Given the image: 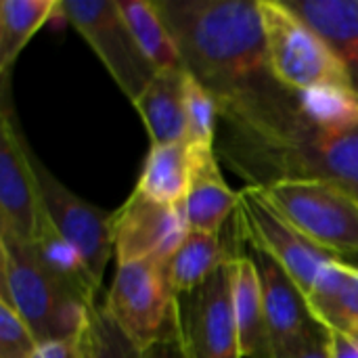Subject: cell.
<instances>
[{"label": "cell", "instance_id": "1", "mask_svg": "<svg viewBox=\"0 0 358 358\" xmlns=\"http://www.w3.org/2000/svg\"><path fill=\"white\" fill-rule=\"evenodd\" d=\"M185 71L220 109L222 132L281 141L306 120L302 96L271 71L258 0H153Z\"/></svg>", "mask_w": 358, "mask_h": 358}, {"label": "cell", "instance_id": "2", "mask_svg": "<svg viewBox=\"0 0 358 358\" xmlns=\"http://www.w3.org/2000/svg\"><path fill=\"white\" fill-rule=\"evenodd\" d=\"M216 149L248 185L321 180L358 197V122L344 128H317L306 122L298 132L281 141H256L218 132Z\"/></svg>", "mask_w": 358, "mask_h": 358}, {"label": "cell", "instance_id": "3", "mask_svg": "<svg viewBox=\"0 0 358 358\" xmlns=\"http://www.w3.org/2000/svg\"><path fill=\"white\" fill-rule=\"evenodd\" d=\"M0 296L10 302L38 344L78 338L96 302L52 273L31 243L0 235Z\"/></svg>", "mask_w": 358, "mask_h": 358}, {"label": "cell", "instance_id": "4", "mask_svg": "<svg viewBox=\"0 0 358 358\" xmlns=\"http://www.w3.org/2000/svg\"><path fill=\"white\" fill-rule=\"evenodd\" d=\"M258 8L271 71L285 88L298 94L352 90L331 46L285 0H258Z\"/></svg>", "mask_w": 358, "mask_h": 358}, {"label": "cell", "instance_id": "5", "mask_svg": "<svg viewBox=\"0 0 358 358\" xmlns=\"http://www.w3.org/2000/svg\"><path fill=\"white\" fill-rule=\"evenodd\" d=\"M268 201L306 239L342 258L358 256V197L321 180H279L262 187Z\"/></svg>", "mask_w": 358, "mask_h": 358}, {"label": "cell", "instance_id": "6", "mask_svg": "<svg viewBox=\"0 0 358 358\" xmlns=\"http://www.w3.org/2000/svg\"><path fill=\"white\" fill-rule=\"evenodd\" d=\"M105 308L120 329L141 348L178 327V296L168 262L136 260L117 264Z\"/></svg>", "mask_w": 358, "mask_h": 358}, {"label": "cell", "instance_id": "7", "mask_svg": "<svg viewBox=\"0 0 358 358\" xmlns=\"http://www.w3.org/2000/svg\"><path fill=\"white\" fill-rule=\"evenodd\" d=\"M59 13L88 42L130 103L136 101L157 69L136 44L117 0H61Z\"/></svg>", "mask_w": 358, "mask_h": 358}, {"label": "cell", "instance_id": "8", "mask_svg": "<svg viewBox=\"0 0 358 358\" xmlns=\"http://www.w3.org/2000/svg\"><path fill=\"white\" fill-rule=\"evenodd\" d=\"M235 216L243 239L252 248L271 256L308 298L321 271L336 256L317 248L292 222H287L268 201L262 187L245 185L239 191V208Z\"/></svg>", "mask_w": 358, "mask_h": 358}, {"label": "cell", "instance_id": "9", "mask_svg": "<svg viewBox=\"0 0 358 358\" xmlns=\"http://www.w3.org/2000/svg\"><path fill=\"white\" fill-rule=\"evenodd\" d=\"M46 216L40 203L31 149L15 117L8 86H2L0 109V235L31 243Z\"/></svg>", "mask_w": 358, "mask_h": 358}, {"label": "cell", "instance_id": "10", "mask_svg": "<svg viewBox=\"0 0 358 358\" xmlns=\"http://www.w3.org/2000/svg\"><path fill=\"white\" fill-rule=\"evenodd\" d=\"M40 203L52 229L78 250L90 268L92 277L101 283L105 268L113 256V212L96 208L73 191H69L31 151Z\"/></svg>", "mask_w": 358, "mask_h": 358}, {"label": "cell", "instance_id": "11", "mask_svg": "<svg viewBox=\"0 0 358 358\" xmlns=\"http://www.w3.org/2000/svg\"><path fill=\"white\" fill-rule=\"evenodd\" d=\"M231 285L233 262L178 296V329L189 358H243Z\"/></svg>", "mask_w": 358, "mask_h": 358}, {"label": "cell", "instance_id": "12", "mask_svg": "<svg viewBox=\"0 0 358 358\" xmlns=\"http://www.w3.org/2000/svg\"><path fill=\"white\" fill-rule=\"evenodd\" d=\"M250 256L260 275L271 358H294L327 327L317 321L304 292L271 256L252 245Z\"/></svg>", "mask_w": 358, "mask_h": 358}, {"label": "cell", "instance_id": "13", "mask_svg": "<svg viewBox=\"0 0 358 358\" xmlns=\"http://www.w3.org/2000/svg\"><path fill=\"white\" fill-rule=\"evenodd\" d=\"M187 231L182 208L159 203L134 189L124 206L113 212L111 233L115 264L136 260L168 262Z\"/></svg>", "mask_w": 358, "mask_h": 358}, {"label": "cell", "instance_id": "14", "mask_svg": "<svg viewBox=\"0 0 358 358\" xmlns=\"http://www.w3.org/2000/svg\"><path fill=\"white\" fill-rule=\"evenodd\" d=\"M237 208L239 193L227 185L220 172L216 145L191 147V180L182 203L187 229L220 233L237 214Z\"/></svg>", "mask_w": 358, "mask_h": 358}, {"label": "cell", "instance_id": "15", "mask_svg": "<svg viewBox=\"0 0 358 358\" xmlns=\"http://www.w3.org/2000/svg\"><path fill=\"white\" fill-rule=\"evenodd\" d=\"M227 235V227L220 233L187 231L185 239L168 260V275L176 296L189 294L208 281L220 266L243 256L239 241L243 239L241 227L235 216V233Z\"/></svg>", "mask_w": 358, "mask_h": 358}, {"label": "cell", "instance_id": "16", "mask_svg": "<svg viewBox=\"0 0 358 358\" xmlns=\"http://www.w3.org/2000/svg\"><path fill=\"white\" fill-rule=\"evenodd\" d=\"M187 71L164 69L157 71L149 86L132 101L138 111L151 145H170L182 143L187 136Z\"/></svg>", "mask_w": 358, "mask_h": 358}, {"label": "cell", "instance_id": "17", "mask_svg": "<svg viewBox=\"0 0 358 358\" xmlns=\"http://www.w3.org/2000/svg\"><path fill=\"white\" fill-rule=\"evenodd\" d=\"M344 65L358 96V0H285Z\"/></svg>", "mask_w": 358, "mask_h": 358}, {"label": "cell", "instance_id": "18", "mask_svg": "<svg viewBox=\"0 0 358 358\" xmlns=\"http://www.w3.org/2000/svg\"><path fill=\"white\" fill-rule=\"evenodd\" d=\"M317 321L329 331L358 338V266L334 258L308 296Z\"/></svg>", "mask_w": 358, "mask_h": 358}, {"label": "cell", "instance_id": "19", "mask_svg": "<svg viewBox=\"0 0 358 358\" xmlns=\"http://www.w3.org/2000/svg\"><path fill=\"white\" fill-rule=\"evenodd\" d=\"M233 310L243 358H271L258 268L250 254L233 260Z\"/></svg>", "mask_w": 358, "mask_h": 358}, {"label": "cell", "instance_id": "20", "mask_svg": "<svg viewBox=\"0 0 358 358\" xmlns=\"http://www.w3.org/2000/svg\"><path fill=\"white\" fill-rule=\"evenodd\" d=\"M189 180L191 147L185 141L170 145H151L134 189L159 203L182 208Z\"/></svg>", "mask_w": 358, "mask_h": 358}, {"label": "cell", "instance_id": "21", "mask_svg": "<svg viewBox=\"0 0 358 358\" xmlns=\"http://www.w3.org/2000/svg\"><path fill=\"white\" fill-rule=\"evenodd\" d=\"M61 0H2L0 2V76L8 86L13 65L38 29L59 13Z\"/></svg>", "mask_w": 358, "mask_h": 358}, {"label": "cell", "instance_id": "22", "mask_svg": "<svg viewBox=\"0 0 358 358\" xmlns=\"http://www.w3.org/2000/svg\"><path fill=\"white\" fill-rule=\"evenodd\" d=\"M117 6L143 55L157 71L182 67L178 46L153 0H117Z\"/></svg>", "mask_w": 358, "mask_h": 358}, {"label": "cell", "instance_id": "23", "mask_svg": "<svg viewBox=\"0 0 358 358\" xmlns=\"http://www.w3.org/2000/svg\"><path fill=\"white\" fill-rule=\"evenodd\" d=\"M134 344L113 321L105 304H96L80 334V358H141Z\"/></svg>", "mask_w": 358, "mask_h": 358}, {"label": "cell", "instance_id": "24", "mask_svg": "<svg viewBox=\"0 0 358 358\" xmlns=\"http://www.w3.org/2000/svg\"><path fill=\"white\" fill-rule=\"evenodd\" d=\"M185 103H187V136H185V143L191 147L216 145L220 109H218L216 101L212 99V94L203 86H199L189 73H187Z\"/></svg>", "mask_w": 358, "mask_h": 358}, {"label": "cell", "instance_id": "25", "mask_svg": "<svg viewBox=\"0 0 358 358\" xmlns=\"http://www.w3.org/2000/svg\"><path fill=\"white\" fill-rule=\"evenodd\" d=\"M36 348L38 342L23 319L0 296V358H31Z\"/></svg>", "mask_w": 358, "mask_h": 358}, {"label": "cell", "instance_id": "26", "mask_svg": "<svg viewBox=\"0 0 358 358\" xmlns=\"http://www.w3.org/2000/svg\"><path fill=\"white\" fill-rule=\"evenodd\" d=\"M141 358H189L180 329L176 327L174 331L157 338L155 342L147 344L141 350Z\"/></svg>", "mask_w": 358, "mask_h": 358}, {"label": "cell", "instance_id": "27", "mask_svg": "<svg viewBox=\"0 0 358 358\" xmlns=\"http://www.w3.org/2000/svg\"><path fill=\"white\" fill-rule=\"evenodd\" d=\"M31 358H80V336L38 344Z\"/></svg>", "mask_w": 358, "mask_h": 358}, {"label": "cell", "instance_id": "28", "mask_svg": "<svg viewBox=\"0 0 358 358\" xmlns=\"http://www.w3.org/2000/svg\"><path fill=\"white\" fill-rule=\"evenodd\" d=\"M331 358H358V338L331 331Z\"/></svg>", "mask_w": 358, "mask_h": 358}, {"label": "cell", "instance_id": "29", "mask_svg": "<svg viewBox=\"0 0 358 358\" xmlns=\"http://www.w3.org/2000/svg\"><path fill=\"white\" fill-rule=\"evenodd\" d=\"M294 358H331V331L325 329L323 334H319L313 344H308L300 355Z\"/></svg>", "mask_w": 358, "mask_h": 358}]
</instances>
